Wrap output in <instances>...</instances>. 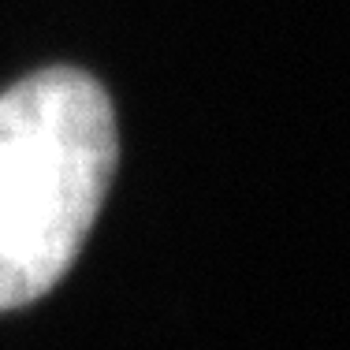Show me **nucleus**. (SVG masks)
<instances>
[{
	"mask_svg": "<svg viewBox=\"0 0 350 350\" xmlns=\"http://www.w3.org/2000/svg\"><path fill=\"white\" fill-rule=\"evenodd\" d=\"M112 172L116 116L97 79L49 68L0 94V313L71 269Z\"/></svg>",
	"mask_w": 350,
	"mask_h": 350,
	"instance_id": "obj_1",
	"label": "nucleus"
}]
</instances>
